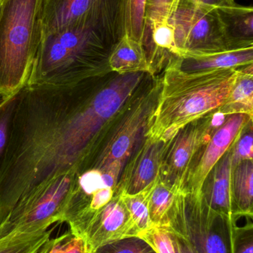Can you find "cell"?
I'll use <instances>...</instances> for the list:
<instances>
[{
    "instance_id": "obj_1",
    "label": "cell",
    "mask_w": 253,
    "mask_h": 253,
    "mask_svg": "<svg viewBox=\"0 0 253 253\" xmlns=\"http://www.w3.org/2000/svg\"><path fill=\"white\" fill-rule=\"evenodd\" d=\"M144 73L67 85H26L12 122L0 172V224L41 186L74 170L141 83Z\"/></svg>"
},
{
    "instance_id": "obj_2",
    "label": "cell",
    "mask_w": 253,
    "mask_h": 253,
    "mask_svg": "<svg viewBox=\"0 0 253 253\" xmlns=\"http://www.w3.org/2000/svg\"><path fill=\"white\" fill-rule=\"evenodd\" d=\"M128 0H103L77 22L43 36L28 85H67L101 77L126 34Z\"/></svg>"
},
{
    "instance_id": "obj_3",
    "label": "cell",
    "mask_w": 253,
    "mask_h": 253,
    "mask_svg": "<svg viewBox=\"0 0 253 253\" xmlns=\"http://www.w3.org/2000/svg\"><path fill=\"white\" fill-rule=\"evenodd\" d=\"M239 68L188 72L171 58L144 137L167 142L184 126L218 111L227 102Z\"/></svg>"
},
{
    "instance_id": "obj_4",
    "label": "cell",
    "mask_w": 253,
    "mask_h": 253,
    "mask_svg": "<svg viewBox=\"0 0 253 253\" xmlns=\"http://www.w3.org/2000/svg\"><path fill=\"white\" fill-rule=\"evenodd\" d=\"M44 0L0 3V94L16 93L28 83L43 38Z\"/></svg>"
},
{
    "instance_id": "obj_5",
    "label": "cell",
    "mask_w": 253,
    "mask_h": 253,
    "mask_svg": "<svg viewBox=\"0 0 253 253\" xmlns=\"http://www.w3.org/2000/svg\"><path fill=\"white\" fill-rule=\"evenodd\" d=\"M249 224L239 227L237 220L216 213L202 199L192 200L179 190L162 227L182 238L196 253H234L239 236Z\"/></svg>"
},
{
    "instance_id": "obj_6",
    "label": "cell",
    "mask_w": 253,
    "mask_h": 253,
    "mask_svg": "<svg viewBox=\"0 0 253 253\" xmlns=\"http://www.w3.org/2000/svg\"><path fill=\"white\" fill-rule=\"evenodd\" d=\"M75 180V172L59 175L19 201L0 224V239L11 233L46 230L61 223Z\"/></svg>"
},
{
    "instance_id": "obj_7",
    "label": "cell",
    "mask_w": 253,
    "mask_h": 253,
    "mask_svg": "<svg viewBox=\"0 0 253 253\" xmlns=\"http://www.w3.org/2000/svg\"><path fill=\"white\" fill-rule=\"evenodd\" d=\"M160 85V82L155 83L148 91L143 93L115 130L108 135L104 134L75 169L93 168L102 170L114 161L126 163L141 136L147 132L152 114L157 105Z\"/></svg>"
},
{
    "instance_id": "obj_8",
    "label": "cell",
    "mask_w": 253,
    "mask_h": 253,
    "mask_svg": "<svg viewBox=\"0 0 253 253\" xmlns=\"http://www.w3.org/2000/svg\"><path fill=\"white\" fill-rule=\"evenodd\" d=\"M175 56L227 50L217 8L181 0L169 20Z\"/></svg>"
},
{
    "instance_id": "obj_9",
    "label": "cell",
    "mask_w": 253,
    "mask_h": 253,
    "mask_svg": "<svg viewBox=\"0 0 253 253\" xmlns=\"http://www.w3.org/2000/svg\"><path fill=\"white\" fill-rule=\"evenodd\" d=\"M216 129L212 123V113L178 131L168 141L162 158L159 179L181 190L193 161Z\"/></svg>"
},
{
    "instance_id": "obj_10",
    "label": "cell",
    "mask_w": 253,
    "mask_h": 253,
    "mask_svg": "<svg viewBox=\"0 0 253 253\" xmlns=\"http://www.w3.org/2000/svg\"><path fill=\"white\" fill-rule=\"evenodd\" d=\"M252 122V117L246 114H233L228 116L225 122L212 132L208 142L193 161L181 187V190L190 199H202V188L208 175Z\"/></svg>"
},
{
    "instance_id": "obj_11",
    "label": "cell",
    "mask_w": 253,
    "mask_h": 253,
    "mask_svg": "<svg viewBox=\"0 0 253 253\" xmlns=\"http://www.w3.org/2000/svg\"><path fill=\"white\" fill-rule=\"evenodd\" d=\"M135 223L132 220L120 194L99 212L88 229L83 240L88 251L95 253L98 248L126 238L139 236Z\"/></svg>"
},
{
    "instance_id": "obj_12",
    "label": "cell",
    "mask_w": 253,
    "mask_h": 253,
    "mask_svg": "<svg viewBox=\"0 0 253 253\" xmlns=\"http://www.w3.org/2000/svg\"><path fill=\"white\" fill-rule=\"evenodd\" d=\"M167 142L145 138L117 183V194H135L158 178Z\"/></svg>"
},
{
    "instance_id": "obj_13",
    "label": "cell",
    "mask_w": 253,
    "mask_h": 253,
    "mask_svg": "<svg viewBox=\"0 0 253 253\" xmlns=\"http://www.w3.org/2000/svg\"><path fill=\"white\" fill-rule=\"evenodd\" d=\"M231 147L214 167L202 188L203 203L214 212L231 220H238L233 206L232 178L234 167Z\"/></svg>"
},
{
    "instance_id": "obj_14",
    "label": "cell",
    "mask_w": 253,
    "mask_h": 253,
    "mask_svg": "<svg viewBox=\"0 0 253 253\" xmlns=\"http://www.w3.org/2000/svg\"><path fill=\"white\" fill-rule=\"evenodd\" d=\"M172 58L182 71L188 72L239 68L253 64V47Z\"/></svg>"
},
{
    "instance_id": "obj_15",
    "label": "cell",
    "mask_w": 253,
    "mask_h": 253,
    "mask_svg": "<svg viewBox=\"0 0 253 253\" xmlns=\"http://www.w3.org/2000/svg\"><path fill=\"white\" fill-rule=\"evenodd\" d=\"M228 50L253 47V8L237 4L217 8Z\"/></svg>"
},
{
    "instance_id": "obj_16",
    "label": "cell",
    "mask_w": 253,
    "mask_h": 253,
    "mask_svg": "<svg viewBox=\"0 0 253 253\" xmlns=\"http://www.w3.org/2000/svg\"><path fill=\"white\" fill-rule=\"evenodd\" d=\"M103 0H44L43 36L61 31L83 17Z\"/></svg>"
},
{
    "instance_id": "obj_17",
    "label": "cell",
    "mask_w": 253,
    "mask_h": 253,
    "mask_svg": "<svg viewBox=\"0 0 253 253\" xmlns=\"http://www.w3.org/2000/svg\"><path fill=\"white\" fill-rule=\"evenodd\" d=\"M108 67L119 75L135 73L154 74L142 44L126 34L111 52Z\"/></svg>"
},
{
    "instance_id": "obj_18",
    "label": "cell",
    "mask_w": 253,
    "mask_h": 253,
    "mask_svg": "<svg viewBox=\"0 0 253 253\" xmlns=\"http://www.w3.org/2000/svg\"><path fill=\"white\" fill-rule=\"evenodd\" d=\"M218 111L228 116L253 115V64L239 68L227 102Z\"/></svg>"
},
{
    "instance_id": "obj_19",
    "label": "cell",
    "mask_w": 253,
    "mask_h": 253,
    "mask_svg": "<svg viewBox=\"0 0 253 253\" xmlns=\"http://www.w3.org/2000/svg\"><path fill=\"white\" fill-rule=\"evenodd\" d=\"M233 206L236 218H253V162H240L233 169L232 178Z\"/></svg>"
},
{
    "instance_id": "obj_20",
    "label": "cell",
    "mask_w": 253,
    "mask_h": 253,
    "mask_svg": "<svg viewBox=\"0 0 253 253\" xmlns=\"http://www.w3.org/2000/svg\"><path fill=\"white\" fill-rule=\"evenodd\" d=\"M179 189L171 187L157 178L149 202L150 221L152 226L163 227Z\"/></svg>"
},
{
    "instance_id": "obj_21",
    "label": "cell",
    "mask_w": 253,
    "mask_h": 253,
    "mask_svg": "<svg viewBox=\"0 0 253 253\" xmlns=\"http://www.w3.org/2000/svg\"><path fill=\"white\" fill-rule=\"evenodd\" d=\"M52 230L11 233L0 239V253H37L51 238Z\"/></svg>"
},
{
    "instance_id": "obj_22",
    "label": "cell",
    "mask_w": 253,
    "mask_h": 253,
    "mask_svg": "<svg viewBox=\"0 0 253 253\" xmlns=\"http://www.w3.org/2000/svg\"><path fill=\"white\" fill-rule=\"evenodd\" d=\"M157 181V179L144 190L135 194L118 193L121 196L132 220L140 230V234L152 226L150 221L149 202Z\"/></svg>"
},
{
    "instance_id": "obj_23",
    "label": "cell",
    "mask_w": 253,
    "mask_h": 253,
    "mask_svg": "<svg viewBox=\"0 0 253 253\" xmlns=\"http://www.w3.org/2000/svg\"><path fill=\"white\" fill-rule=\"evenodd\" d=\"M23 87L16 93L3 96L0 99V172L2 169L8 145L12 122L22 96Z\"/></svg>"
},
{
    "instance_id": "obj_24",
    "label": "cell",
    "mask_w": 253,
    "mask_h": 253,
    "mask_svg": "<svg viewBox=\"0 0 253 253\" xmlns=\"http://www.w3.org/2000/svg\"><path fill=\"white\" fill-rule=\"evenodd\" d=\"M175 2V0H147L142 46L148 41L156 26L169 22Z\"/></svg>"
},
{
    "instance_id": "obj_25",
    "label": "cell",
    "mask_w": 253,
    "mask_h": 253,
    "mask_svg": "<svg viewBox=\"0 0 253 253\" xmlns=\"http://www.w3.org/2000/svg\"><path fill=\"white\" fill-rule=\"evenodd\" d=\"M86 242L70 230L55 239H49L37 253H89Z\"/></svg>"
},
{
    "instance_id": "obj_26",
    "label": "cell",
    "mask_w": 253,
    "mask_h": 253,
    "mask_svg": "<svg viewBox=\"0 0 253 253\" xmlns=\"http://www.w3.org/2000/svg\"><path fill=\"white\" fill-rule=\"evenodd\" d=\"M147 1V0H128L126 36L141 44L144 29Z\"/></svg>"
},
{
    "instance_id": "obj_27",
    "label": "cell",
    "mask_w": 253,
    "mask_h": 253,
    "mask_svg": "<svg viewBox=\"0 0 253 253\" xmlns=\"http://www.w3.org/2000/svg\"><path fill=\"white\" fill-rule=\"evenodd\" d=\"M93 253H156L146 241L138 236L107 244Z\"/></svg>"
},
{
    "instance_id": "obj_28",
    "label": "cell",
    "mask_w": 253,
    "mask_h": 253,
    "mask_svg": "<svg viewBox=\"0 0 253 253\" xmlns=\"http://www.w3.org/2000/svg\"><path fill=\"white\" fill-rule=\"evenodd\" d=\"M138 237L146 241L156 253H176L170 233L164 227L152 226Z\"/></svg>"
},
{
    "instance_id": "obj_29",
    "label": "cell",
    "mask_w": 253,
    "mask_h": 253,
    "mask_svg": "<svg viewBox=\"0 0 253 253\" xmlns=\"http://www.w3.org/2000/svg\"><path fill=\"white\" fill-rule=\"evenodd\" d=\"M253 123H250L247 128L246 133H242L240 138L232 146V161L233 165L236 168L240 162L246 160H253ZM244 131V132H245Z\"/></svg>"
},
{
    "instance_id": "obj_30",
    "label": "cell",
    "mask_w": 253,
    "mask_h": 253,
    "mask_svg": "<svg viewBox=\"0 0 253 253\" xmlns=\"http://www.w3.org/2000/svg\"><path fill=\"white\" fill-rule=\"evenodd\" d=\"M253 223H251L239 236L234 253H253Z\"/></svg>"
},
{
    "instance_id": "obj_31",
    "label": "cell",
    "mask_w": 253,
    "mask_h": 253,
    "mask_svg": "<svg viewBox=\"0 0 253 253\" xmlns=\"http://www.w3.org/2000/svg\"><path fill=\"white\" fill-rule=\"evenodd\" d=\"M187 1L200 4V5L206 6V7H215V8L229 7V6L236 4L234 0H187Z\"/></svg>"
},
{
    "instance_id": "obj_32",
    "label": "cell",
    "mask_w": 253,
    "mask_h": 253,
    "mask_svg": "<svg viewBox=\"0 0 253 253\" xmlns=\"http://www.w3.org/2000/svg\"><path fill=\"white\" fill-rule=\"evenodd\" d=\"M171 238H172V243H173L174 248H175V253H196L194 252L191 247L189 245L186 241H184L182 238L174 233H170Z\"/></svg>"
},
{
    "instance_id": "obj_33",
    "label": "cell",
    "mask_w": 253,
    "mask_h": 253,
    "mask_svg": "<svg viewBox=\"0 0 253 253\" xmlns=\"http://www.w3.org/2000/svg\"><path fill=\"white\" fill-rule=\"evenodd\" d=\"M179 1H180V0H175V4H174L173 10H175V7H176V6L178 5V3H179ZM172 12H173V11H172Z\"/></svg>"
},
{
    "instance_id": "obj_34",
    "label": "cell",
    "mask_w": 253,
    "mask_h": 253,
    "mask_svg": "<svg viewBox=\"0 0 253 253\" xmlns=\"http://www.w3.org/2000/svg\"><path fill=\"white\" fill-rule=\"evenodd\" d=\"M2 97H3V96H1V94H0V99H1V98H2Z\"/></svg>"
},
{
    "instance_id": "obj_35",
    "label": "cell",
    "mask_w": 253,
    "mask_h": 253,
    "mask_svg": "<svg viewBox=\"0 0 253 253\" xmlns=\"http://www.w3.org/2000/svg\"><path fill=\"white\" fill-rule=\"evenodd\" d=\"M1 0H0V3H1Z\"/></svg>"
},
{
    "instance_id": "obj_36",
    "label": "cell",
    "mask_w": 253,
    "mask_h": 253,
    "mask_svg": "<svg viewBox=\"0 0 253 253\" xmlns=\"http://www.w3.org/2000/svg\"></svg>"
}]
</instances>
